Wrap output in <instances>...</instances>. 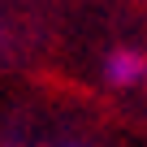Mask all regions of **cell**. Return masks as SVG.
<instances>
[{
	"instance_id": "6da1fadb",
	"label": "cell",
	"mask_w": 147,
	"mask_h": 147,
	"mask_svg": "<svg viewBox=\"0 0 147 147\" xmlns=\"http://www.w3.org/2000/svg\"><path fill=\"white\" fill-rule=\"evenodd\" d=\"M143 74H147V56L134 52V48H117V52H108V61H104V78H108L113 87H134Z\"/></svg>"
}]
</instances>
